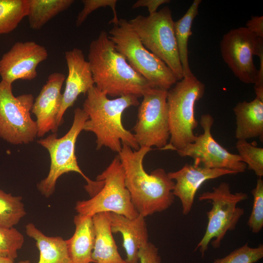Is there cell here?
Instances as JSON below:
<instances>
[{
	"mask_svg": "<svg viewBox=\"0 0 263 263\" xmlns=\"http://www.w3.org/2000/svg\"><path fill=\"white\" fill-rule=\"evenodd\" d=\"M152 150L141 147L133 150L123 144L118 153L132 204L139 214L144 217L166 210L174 200V181L165 170L158 168L149 174L144 169V157Z\"/></svg>",
	"mask_w": 263,
	"mask_h": 263,
	"instance_id": "cell-1",
	"label": "cell"
},
{
	"mask_svg": "<svg viewBox=\"0 0 263 263\" xmlns=\"http://www.w3.org/2000/svg\"><path fill=\"white\" fill-rule=\"evenodd\" d=\"M88 58L94 86L107 96L134 95L139 97L153 88L116 50L105 31L91 41Z\"/></svg>",
	"mask_w": 263,
	"mask_h": 263,
	"instance_id": "cell-2",
	"label": "cell"
},
{
	"mask_svg": "<svg viewBox=\"0 0 263 263\" xmlns=\"http://www.w3.org/2000/svg\"><path fill=\"white\" fill-rule=\"evenodd\" d=\"M87 95L82 109L88 119L83 131L92 132L95 135L97 150L106 147L118 153L123 144L133 150H139L133 134L126 130L122 123L124 111L139 105L138 97L127 95L110 99L95 86L87 92Z\"/></svg>",
	"mask_w": 263,
	"mask_h": 263,
	"instance_id": "cell-3",
	"label": "cell"
},
{
	"mask_svg": "<svg viewBox=\"0 0 263 263\" xmlns=\"http://www.w3.org/2000/svg\"><path fill=\"white\" fill-rule=\"evenodd\" d=\"M84 188L91 198L76 203L75 209L77 214L93 217L107 212L130 218L138 216L125 185L124 169L118 155L97 176L96 181Z\"/></svg>",
	"mask_w": 263,
	"mask_h": 263,
	"instance_id": "cell-4",
	"label": "cell"
},
{
	"mask_svg": "<svg viewBox=\"0 0 263 263\" xmlns=\"http://www.w3.org/2000/svg\"><path fill=\"white\" fill-rule=\"evenodd\" d=\"M205 90L204 84L193 75L183 77L168 91L170 137L162 150L178 151L195 141L193 131L198 125L195 105L203 96Z\"/></svg>",
	"mask_w": 263,
	"mask_h": 263,
	"instance_id": "cell-5",
	"label": "cell"
},
{
	"mask_svg": "<svg viewBox=\"0 0 263 263\" xmlns=\"http://www.w3.org/2000/svg\"><path fill=\"white\" fill-rule=\"evenodd\" d=\"M108 35L116 50L153 88L169 90L178 81L172 71L144 47L129 21L119 19Z\"/></svg>",
	"mask_w": 263,
	"mask_h": 263,
	"instance_id": "cell-6",
	"label": "cell"
},
{
	"mask_svg": "<svg viewBox=\"0 0 263 263\" xmlns=\"http://www.w3.org/2000/svg\"><path fill=\"white\" fill-rule=\"evenodd\" d=\"M88 119L86 112L82 109L77 108L74 111L72 125L64 135L58 138L56 132L53 133L38 141L39 145L48 150L51 160L48 175L37 185L38 190L45 197L48 198L54 193L57 179L64 173L77 172L87 184L92 182V180L85 175L79 167L75 153L77 138Z\"/></svg>",
	"mask_w": 263,
	"mask_h": 263,
	"instance_id": "cell-7",
	"label": "cell"
},
{
	"mask_svg": "<svg viewBox=\"0 0 263 263\" xmlns=\"http://www.w3.org/2000/svg\"><path fill=\"white\" fill-rule=\"evenodd\" d=\"M247 198L245 192H231L229 184L225 182L213 187L211 191L201 194L199 200L210 202L212 207L207 212L208 223L206 231L194 251L199 249L203 257L212 240L213 247L219 248L227 231L235 229L244 214V208L237 207V204Z\"/></svg>",
	"mask_w": 263,
	"mask_h": 263,
	"instance_id": "cell-8",
	"label": "cell"
},
{
	"mask_svg": "<svg viewBox=\"0 0 263 263\" xmlns=\"http://www.w3.org/2000/svg\"><path fill=\"white\" fill-rule=\"evenodd\" d=\"M144 47L162 60L178 80L183 78L171 10L165 6L148 16L138 15L129 21Z\"/></svg>",
	"mask_w": 263,
	"mask_h": 263,
	"instance_id": "cell-9",
	"label": "cell"
},
{
	"mask_svg": "<svg viewBox=\"0 0 263 263\" xmlns=\"http://www.w3.org/2000/svg\"><path fill=\"white\" fill-rule=\"evenodd\" d=\"M12 84L0 82V137L14 144H27L37 136V125L31 117L32 94L15 96Z\"/></svg>",
	"mask_w": 263,
	"mask_h": 263,
	"instance_id": "cell-10",
	"label": "cell"
},
{
	"mask_svg": "<svg viewBox=\"0 0 263 263\" xmlns=\"http://www.w3.org/2000/svg\"><path fill=\"white\" fill-rule=\"evenodd\" d=\"M168 91L151 88L139 105L134 137L139 147H156L162 150L169 139Z\"/></svg>",
	"mask_w": 263,
	"mask_h": 263,
	"instance_id": "cell-11",
	"label": "cell"
},
{
	"mask_svg": "<svg viewBox=\"0 0 263 263\" xmlns=\"http://www.w3.org/2000/svg\"><path fill=\"white\" fill-rule=\"evenodd\" d=\"M220 51L224 62L237 78L245 84H255L258 70L253 57L263 55V38L245 27L232 29L223 36Z\"/></svg>",
	"mask_w": 263,
	"mask_h": 263,
	"instance_id": "cell-12",
	"label": "cell"
},
{
	"mask_svg": "<svg viewBox=\"0 0 263 263\" xmlns=\"http://www.w3.org/2000/svg\"><path fill=\"white\" fill-rule=\"evenodd\" d=\"M200 124L203 133L196 135L195 141L177 151L181 157L188 156L193 164L208 169H225L236 174L244 172L247 165L240 156L229 152L213 137L211 129L214 123L209 114L201 115Z\"/></svg>",
	"mask_w": 263,
	"mask_h": 263,
	"instance_id": "cell-13",
	"label": "cell"
},
{
	"mask_svg": "<svg viewBox=\"0 0 263 263\" xmlns=\"http://www.w3.org/2000/svg\"><path fill=\"white\" fill-rule=\"evenodd\" d=\"M48 56L46 49L35 41L16 42L0 59L1 80L12 84L17 80L35 79L37 67Z\"/></svg>",
	"mask_w": 263,
	"mask_h": 263,
	"instance_id": "cell-14",
	"label": "cell"
},
{
	"mask_svg": "<svg viewBox=\"0 0 263 263\" xmlns=\"http://www.w3.org/2000/svg\"><path fill=\"white\" fill-rule=\"evenodd\" d=\"M65 80L62 73L51 74L34 100L31 113L36 117L38 137H43L50 131L53 133L57 131V118L62 99L61 89Z\"/></svg>",
	"mask_w": 263,
	"mask_h": 263,
	"instance_id": "cell-15",
	"label": "cell"
},
{
	"mask_svg": "<svg viewBox=\"0 0 263 263\" xmlns=\"http://www.w3.org/2000/svg\"><path fill=\"white\" fill-rule=\"evenodd\" d=\"M65 58L68 74L57 118L58 127L62 123L66 110L73 106L78 96L82 94H85L94 86L90 64L85 58L82 50L75 48L65 52Z\"/></svg>",
	"mask_w": 263,
	"mask_h": 263,
	"instance_id": "cell-16",
	"label": "cell"
},
{
	"mask_svg": "<svg viewBox=\"0 0 263 263\" xmlns=\"http://www.w3.org/2000/svg\"><path fill=\"white\" fill-rule=\"evenodd\" d=\"M168 174L174 181L173 194L180 199L183 214L187 215L192 209L197 190L205 182L236 173L225 169H208L186 164L181 169Z\"/></svg>",
	"mask_w": 263,
	"mask_h": 263,
	"instance_id": "cell-17",
	"label": "cell"
},
{
	"mask_svg": "<svg viewBox=\"0 0 263 263\" xmlns=\"http://www.w3.org/2000/svg\"><path fill=\"white\" fill-rule=\"evenodd\" d=\"M112 233H120L123 238L126 263H139V249L149 242L147 225L143 216L139 214L134 218L110 212Z\"/></svg>",
	"mask_w": 263,
	"mask_h": 263,
	"instance_id": "cell-18",
	"label": "cell"
},
{
	"mask_svg": "<svg viewBox=\"0 0 263 263\" xmlns=\"http://www.w3.org/2000/svg\"><path fill=\"white\" fill-rule=\"evenodd\" d=\"M95 238L92 263H126L118 251L111 228L110 212L93 217Z\"/></svg>",
	"mask_w": 263,
	"mask_h": 263,
	"instance_id": "cell-19",
	"label": "cell"
},
{
	"mask_svg": "<svg viewBox=\"0 0 263 263\" xmlns=\"http://www.w3.org/2000/svg\"><path fill=\"white\" fill-rule=\"evenodd\" d=\"M236 116L235 136L237 140H247L263 137V100L257 97L250 101L238 102L233 108Z\"/></svg>",
	"mask_w": 263,
	"mask_h": 263,
	"instance_id": "cell-20",
	"label": "cell"
},
{
	"mask_svg": "<svg viewBox=\"0 0 263 263\" xmlns=\"http://www.w3.org/2000/svg\"><path fill=\"white\" fill-rule=\"evenodd\" d=\"M74 223L75 232L66 240L70 257L74 263H92L95 238L93 218L77 214Z\"/></svg>",
	"mask_w": 263,
	"mask_h": 263,
	"instance_id": "cell-21",
	"label": "cell"
},
{
	"mask_svg": "<svg viewBox=\"0 0 263 263\" xmlns=\"http://www.w3.org/2000/svg\"><path fill=\"white\" fill-rule=\"evenodd\" d=\"M25 231L27 236L36 241L39 252L38 263H74L66 241L61 237L47 236L32 223L26 225Z\"/></svg>",
	"mask_w": 263,
	"mask_h": 263,
	"instance_id": "cell-22",
	"label": "cell"
},
{
	"mask_svg": "<svg viewBox=\"0 0 263 263\" xmlns=\"http://www.w3.org/2000/svg\"><path fill=\"white\" fill-rule=\"evenodd\" d=\"M201 0H194L184 15L174 21V28L183 77L194 75L190 68L188 57V41L192 35L191 26L198 13Z\"/></svg>",
	"mask_w": 263,
	"mask_h": 263,
	"instance_id": "cell-23",
	"label": "cell"
},
{
	"mask_svg": "<svg viewBox=\"0 0 263 263\" xmlns=\"http://www.w3.org/2000/svg\"><path fill=\"white\" fill-rule=\"evenodd\" d=\"M74 0H28L27 17L30 27L40 29L49 20L67 10L74 2Z\"/></svg>",
	"mask_w": 263,
	"mask_h": 263,
	"instance_id": "cell-24",
	"label": "cell"
},
{
	"mask_svg": "<svg viewBox=\"0 0 263 263\" xmlns=\"http://www.w3.org/2000/svg\"><path fill=\"white\" fill-rule=\"evenodd\" d=\"M28 0H0V35L15 30L27 17Z\"/></svg>",
	"mask_w": 263,
	"mask_h": 263,
	"instance_id": "cell-25",
	"label": "cell"
},
{
	"mask_svg": "<svg viewBox=\"0 0 263 263\" xmlns=\"http://www.w3.org/2000/svg\"><path fill=\"white\" fill-rule=\"evenodd\" d=\"M26 214L21 197L13 196L0 189V226L13 227Z\"/></svg>",
	"mask_w": 263,
	"mask_h": 263,
	"instance_id": "cell-26",
	"label": "cell"
},
{
	"mask_svg": "<svg viewBox=\"0 0 263 263\" xmlns=\"http://www.w3.org/2000/svg\"><path fill=\"white\" fill-rule=\"evenodd\" d=\"M236 148L242 161L246 164L248 169L261 178L263 176V148L244 140H237Z\"/></svg>",
	"mask_w": 263,
	"mask_h": 263,
	"instance_id": "cell-27",
	"label": "cell"
},
{
	"mask_svg": "<svg viewBox=\"0 0 263 263\" xmlns=\"http://www.w3.org/2000/svg\"><path fill=\"white\" fill-rule=\"evenodd\" d=\"M24 236L14 227L0 226V256L13 260L23 244Z\"/></svg>",
	"mask_w": 263,
	"mask_h": 263,
	"instance_id": "cell-28",
	"label": "cell"
},
{
	"mask_svg": "<svg viewBox=\"0 0 263 263\" xmlns=\"http://www.w3.org/2000/svg\"><path fill=\"white\" fill-rule=\"evenodd\" d=\"M263 258L262 244L256 247H251L246 243L226 256L215 259L213 263H255Z\"/></svg>",
	"mask_w": 263,
	"mask_h": 263,
	"instance_id": "cell-29",
	"label": "cell"
},
{
	"mask_svg": "<svg viewBox=\"0 0 263 263\" xmlns=\"http://www.w3.org/2000/svg\"><path fill=\"white\" fill-rule=\"evenodd\" d=\"M251 193L253 203L247 225L253 233L257 234L263 227V180L261 178L258 177Z\"/></svg>",
	"mask_w": 263,
	"mask_h": 263,
	"instance_id": "cell-30",
	"label": "cell"
},
{
	"mask_svg": "<svg viewBox=\"0 0 263 263\" xmlns=\"http://www.w3.org/2000/svg\"><path fill=\"white\" fill-rule=\"evenodd\" d=\"M83 7L77 15L75 24L77 27L80 26L86 19L88 16L95 10L101 7H110L113 11V19L109 23L113 25H117L119 19L116 10V0H82Z\"/></svg>",
	"mask_w": 263,
	"mask_h": 263,
	"instance_id": "cell-31",
	"label": "cell"
},
{
	"mask_svg": "<svg viewBox=\"0 0 263 263\" xmlns=\"http://www.w3.org/2000/svg\"><path fill=\"white\" fill-rule=\"evenodd\" d=\"M138 258L139 263H161L158 248L149 242L139 249Z\"/></svg>",
	"mask_w": 263,
	"mask_h": 263,
	"instance_id": "cell-32",
	"label": "cell"
},
{
	"mask_svg": "<svg viewBox=\"0 0 263 263\" xmlns=\"http://www.w3.org/2000/svg\"><path fill=\"white\" fill-rule=\"evenodd\" d=\"M169 0H138L132 6V9L141 7L148 8L149 15H152L157 12L158 8L161 5L169 3Z\"/></svg>",
	"mask_w": 263,
	"mask_h": 263,
	"instance_id": "cell-33",
	"label": "cell"
},
{
	"mask_svg": "<svg viewBox=\"0 0 263 263\" xmlns=\"http://www.w3.org/2000/svg\"><path fill=\"white\" fill-rule=\"evenodd\" d=\"M257 37L263 38V17H252L246 23V27Z\"/></svg>",
	"mask_w": 263,
	"mask_h": 263,
	"instance_id": "cell-34",
	"label": "cell"
},
{
	"mask_svg": "<svg viewBox=\"0 0 263 263\" xmlns=\"http://www.w3.org/2000/svg\"><path fill=\"white\" fill-rule=\"evenodd\" d=\"M0 263H14V260L0 256Z\"/></svg>",
	"mask_w": 263,
	"mask_h": 263,
	"instance_id": "cell-35",
	"label": "cell"
},
{
	"mask_svg": "<svg viewBox=\"0 0 263 263\" xmlns=\"http://www.w3.org/2000/svg\"><path fill=\"white\" fill-rule=\"evenodd\" d=\"M18 263H30L29 260H23L19 261Z\"/></svg>",
	"mask_w": 263,
	"mask_h": 263,
	"instance_id": "cell-36",
	"label": "cell"
}]
</instances>
